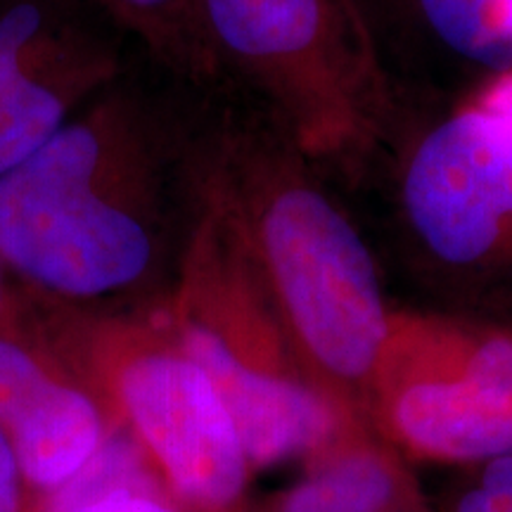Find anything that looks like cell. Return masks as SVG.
<instances>
[{
  "mask_svg": "<svg viewBox=\"0 0 512 512\" xmlns=\"http://www.w3.org/2000/svg\"><path fill=\"white\" fill-rule=\"evenodd\" d=\"M392 112L475 98L512 76V0H351Z\"/></svg>",
  "mask_w": 512,
  "mask_h": 512,
  "instance_id": "obj_9",
  "label": "cell"
},
{
  "mask_svg": "<svg viewBox=\"0 0 512 512\" xmlns=\"http://www.w3.org/2000/svg\"><path fill=\"white\" fill-rule=\"evenodd\" d=\"M223 88L347 190L392 117L351 0H195Z\"/></svg>",
  "mask_w": 512,
  "mask_h": 512,
  "instance_id": "obj_6",
  "label": "cell"
},
{
  "mask_svg": "<svg viewBox=\"0 0 512 512\" xmlns=\"http://www.w3.org/2000/svg\"><path fill=\"white\" fill-rule=\"evenodd\" d=\"M304 472L252 512H411L425 505L413 465L366 425L351 420L302 463Z\"/></svg>",
  "mask_w": 512,
  "mask_h": 512,
  "instance_id": "obj_11",
  "label": "cell"
},
{
  "mask_svg": "<svg viewBox=\"0 0 512 512\" xmlns=\"http://www.w3.org/2000/svg\"><path fill=\"white\" fill-rule=\"evenodd\" d=\"M361 418L411 465L512 456V323L396 304Z\"/></svg>",
  "mask_w": 512,
  "mask_h": 512,
  "instance_id": "obj_7",
  "label": "cell"
},
{
  "mask_svg": "<svg viewBox=\"0 0 512 512\" xmlns=\"http://www.w3.org/2000/svg\"><path fill=\"white\" fill-rule=\"evenodd\" d=\"M98 0H0V176L131 72Z\"/></svg>",
  "mask_w": 512,
  "mask_h": 512,
  "instance_id": "obj_8",
  "label": "cell"
},
{
  "mask_svg": "<svg viewBox=\"0 0 512 512\" xmlns=\"http://www.w3.org/2000/svg\"><path fill=\"white\" fill-rule=\"evenodd\" d=\"M0 430L27 477L31 508L79 479L117 430L93 389L38 330L19 290L0 320Z\"/></svg>",
  "mask_w": 512,
  "mask_h": 512,
  "instance_id": "obj_10",
  "label": "cell"
},
{
  "mask_svg": "<svg viewBox=\"0 0 512 512\" xmlns=\"http://www.w3.org/2000/svg\"><path fill=\"white\" fill-rule=\"evenodd\" d=\"M152 313L219 389L254 470L304 463L347 422L361 420L339 413L306 377L207 174L176 283Z\"/></svg>",
  "mask_w": 512,
  "mask_h": 512,
  "instance_id": "obj_5",
  "label": "cell"
},
{
  "mask_svg": "<svg viewBox=\"0 0 512 512\" xmlns=\"http://www.w3.org/2000/svg\"><path fill=\"white\" fill-rule=\"evenodd\" d=\"M17 299V285L12 283V278L5 271V266L0 264V320H3L12 311Z\"/></svg>",
  "mask_w": 512,
  "mask_h": 512,
  "instance_id": "obj_15",
  "label": "cell"
},
{
  "mask_svg": "<svg viewBox=\"0 0 512 512\" xmlns=\"http://www.w3.org/2000/svg\"><path fill=\"white\" fill-rule=\"evenodd\" d=\"M207 100L128 72L0 176L12 283L67 309L157 311L202 209Z\"/></svg>",
  "mask_w": 512,
  "mask_h": 512,
  "instance_id": "obj_1",
  "label": "cell"
},
{
  "mask_svg": "<svg viewBox=\"0 0 512 512\" xmlns=\"http://www.w3.org/2000/svg\"><path fill=\"white\" fill-rule=\"evenodd\" d=\"M344 195L387 283L418 306L512 323V76L458 105L392 112Z\"/></svg>",
  "mask_w": 512,
  "mask_h": 512,
  "instance_id": "obj_3",
  "label": "cell"
},
{
  "mask_svg": "<svg viewBox=\"0 0 512 512\" xmlns=\"http://www.w3.org/2000/svg\"><path fill=\"white\" fill-rule=\"evenodd\" d=\"M411 512H434L432 501H427L425 505H420V508H415V510H411Z\"/></svg>",
  "mask_w": 512,
  "mask_h": 512,
  "instance_id": "obj_16",
  "label": "cell"
},
{
  "mask_svg": "<svg viewBox=\"0 0 512 512\" xmlns=\"http://www.w3.org/2000/svg\"><path fill=\"white\" fill-rule=\"evenodd\" d=\"M31 512H185L162 489L133 441L114 432L95 463Z\"/></svg>",
  "mask_w": 512,
  "mask_h": 512,
  "instance_id": "obj_13",
  "label": "cell"
},
{
  "mask_svg": "<svg viewBox=\"0 0 512 512\" xmlns=\"http://www.w3.org/2000/svg\"><path fill=\"white\" fill-rule=\"evenodd\" d=\"M202 152L209 188L245 242L306 377L339 413L361 418L396 304L347 195L228 91L204 105Z\"/></svg>",
  "mask_w": 512,
  "mask_h": 512,
  "instance_id": "obj_2",
  "label": "cell"
},
{
  "mask_svg": "<svg viewBox=\"0 0 512 512\" xmlns=\"http://www.w3.org/2000/svg\"><path fill=\"white\" fill-rule=\"evenodd\" d=\"M164 79L197 95L223 91L195 0H98Z\"/></svg>",
  "mask_w": 512,
  "mask_h": 512,
  "instance_id": "obj_12",
  "label": "cell"
},
{
  "mask_svg": "<svg viewBox=\"0 0 512 512\" xmlns=\"http://www.w3.org/2000/svg\"><path fill=\"white\" fill-rule=\"evenodd\" d=\"M19 294L185 512H252L256 470L238 425L157 313L79 311Z\"/></svg>",
  "mask_w": 512,
  "mask_h": 512,
  "instance_id": "obj_4",
  "label": "cell"
},
{
  "mask_svg": "<svg viewBox=\"0 0 512 512\" xmlns=\"http://www.w3.org/2000/svg\"><path fill=\"white\" fill-rule=\"evenodd\" d=\"M434 512H512V456L460 467L432 501Z\"/></svg>",
  "mask_w": 512,
  "mask_h": 512,
  "instance_id": "obj_14",
  "label": "cell"
}]
</instances>
